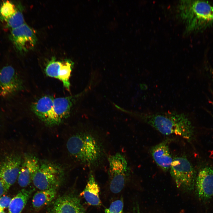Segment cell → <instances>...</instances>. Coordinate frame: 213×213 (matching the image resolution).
Returning <instances> with one entry per match:
<instances>
[{
	"label": "cell",
	"mask_w": 213,
	"mask_h": 213,
	"mask_svg": "<svg viewBox=\"0 0 213 213\" xmlns=\"http://www.w3.org/2000/svg\"><path fill=\"white\" fill-rule=\"evenodd\" d=\"M137 116L163 135H178L188 141L194 137V127L184 113L175 111L142 112L138 114Z\"/></svg>",
	"instance_id": "1"
},
{
	"label": "cell",
	"mask_w": 213,
	"mask_h": 213,
	"mask_svg": "<svg viewBox=\"0 0 213 213\" xmlns=\"http://www.w3.org/2000/svg\"><path fill=\"white\" fill-rule=\"evenodd\" d=\"M67 146L69 153L77 161L89 167L99 165L104 159V146L98 134L86 130L72 135Z\"/></svg>",
	"instance_id": "2"
},
{
	"label": "cell",
	"mask_w": 213,
	"mask_h": 213,
	"mask_svg": "<svg viewBox=\"0 0 213 213\" xmlns=\"http://www.w3.org/2000/svg\"><path fill=\"white\" fill-rule=\"evenodd\" d=\"M178 9L187 32L199 31L213 26V6L208 1L183 0Z\"/></svg>",
	"instance_id": "3"
},
{
	"label": "cell",
	"mask_w": 213,
	"mask_h": 213,
	"mask_svg": "<svg viewBox=\"0 0 213 213\" xmlns=\"http://www.w3.org/2000/svg\"><path fill=\"white\" fill-rule=\"evenodd\" d=\"M170 170L178 188L188 192L194 189L196 175L193 165L187 158L183 156L175 158Z\"/></svg>",
	"instance_id": "4"
},
{
	"label": "cell",
	"mask_w": 213,
	"mask_h": 213,
	"mask_svg": "<svg viewBox=\"0 0 213 213\" xmlns=\"http://www.w3.org/2000/svg\"><path fill=\"white\" fill-rule=\"evenodd\" d=\"M64 176V170L60 166L51 162L44 161L40 162L32 182L40 190L57 188L62 182Z\"/></svg>",
	"instance_id": "5"
},
{
	"label": "cell",
	"mask_w": 213,
	"mask_h": 213,
	"mask_svg": "<svg viewBox=\"0 0 213 213\" xmlns=\"http://www.w3.org/2000/svg\"><path fill=\"white\" fill-rule=\"evenodd\" d=\"M108 160L110 189L112 193H117L124 187L129 175L128 162L125 157L119 153L109 156Z\"/></svg>",
	"instance_id": "6"
},
{
	"label": "cell",
	"mask_w": 213,
	"mask_h": 213,
	"mask_svg": "<svg viewBox=\"0 0 213 213\" xmlns=\"http://www.w3.org/2000/svg\"><path fill=\"white\" fill-rule=\"evenodd\" d=\"M9 38L15 49L20 52L32 49L37 41L34 31L25 23L11 30Z\"/></svg>",
	"instance_id": "7"
},
{
	"label": "cell",
	"mask_w": 213,
	"mask_h": 213,
	"mask_svg": "<svg viewBox=\"0 0 213 213\" xmlns=\"http://www.w3.org/2000/svg\"><path fill=\"white\" fill-rule=\"evenodd\" d=\"M22 83L15 69L7 65L0 70V95L11 96L22 89Z\"/></svg>",
	"instance_id": "8"
},
{
	"label": "cell",
	"mask_w": 213,
	"mask_h": 213,
	"mask_svg": "<svg viewBox=\"0 0 213 213\" xmlns=\"http://www.w3.org/2000/svg\"><path fill=\"white\" fill-rule=\"evenodd\" d=\"M199 199L206 201L213 197V166L201 169L196 175L195 186Z\"/></svg>",
	"instance_id": "9"
},
{
	"label": "cell",
	"mask_w": 213,
	"mask_h": 213,
	"mask_svg": "<svg viewBox=\"0 0 213 213\" xmlns=\"http://www.w3.org/2000/svg\"><path fill=\"white\" fill-rule=\"evenodd\" d=\"M0 21L10 30L25 23L23 14L19 7L9 1H3L0 6Z\"/></svg>",
	"instance_id": "10"
},
{
	"label": "cell",
	"mask_w": 213,
	"mask_h": 213,
	"mask_svg": "<svg viewBox=\"0 0 213 213\" xmlns=\"http://www.w3.org/2000/svg\"><path fill=\"white\" fill-rule=\"evenodd\" d=\"M49 213H86V212L78 197L73 194H69L58 198L51 206Z\"/></svg>",
	"instance_id": "11"
},
{
	"label": "cell",
	"mask_w": 213,
	"mask_h": 213,
	"mask_svg": "<svg viewBox=\"0 0 213 213\" xmlns=\"http://www.w3.org/2000/svg\"><path fill=\"white\" fill-rule=\"evenodd\" d=\"M22 161L20 156L11 155L0 164V178L9 189L17 179Z\"/></svg>",
	"instance_id": "12"
},
{
	"label": "cell",
	"mask_w": 213,
	"mask_h": 213,
	"mask_svg": "<svg viewBox=\"0 0 213 213\" xmlns=\"http://www.w3.org/2000/svg\"><path fill=\"white\" fill-rule=\"evenodd\" d=\"M72 66L73 64L70 61H59L54 59L47 64L45 72L47 75L61 80L64 86L69 90L70 78Z\"/></svg>",
	"instance_id": "13"
},
{
	"label": "cell",
	"mask_w": 213,
	"mask_h": 213,
	"mask_svg": "<svg viewBox=\"0 0 213 213\" xmlns=\"http://www.w3.org/2000/svg\"><path fill=\"white\" fill-rule=\"evenodd\" d=\"M40 162L35 156L28 154L22 161L17 178L19 185L25 187L32 182L33 177L39 168Z\"/></svg>",
	"instance_id": "14"
},
{
	"label": "cell",
	"mask_w": 213,
	"mask_h": 213,
	"mask_svg": "<svg viewBox=\"0 0 213 213\" xmlns=\"http://www.w3.org/2000/svg\"><path fill=\"white\" fill-rule=\"evenodd\" d=\"M54 98L49 96H43L33 102L31 105L32 111L46 125H56L52 109Z\"/></svg>",
	"instance_id": "15"
},
{
	"label": "cell",
	"mask_w": 213,
	"mask_h": 213,
	"mask_svg": "<svg viewBox=\"0 0 213 213\" xmlns=\"http://www.w3.org/2000/svg\"><path fill=\"white\" fill-rule=\"evenodd\" d=\"M150 151L154 162L162 170L167 172L170 169L173 159L167 141H164L154 146Z\"/></svg>",
	"instance_id": "16"
},
{
	"label": "cell",
	"mask_w": 213,
	"mask_h": 213,
	"mask_svg": "<svg viewBox=\"0 0 213 213\" xmlns=\"http://www.w3.org/2000/svg\"><path fill=\"white\" fill-rule=\"evenodd\" d=\"M73 99L72 97L54 99L52 112L56 125L61 122L69 116Z\"/></svg>",
	"instance_id": "17"
},
{
	"label": "cell",
	"mask_w": 213,
	"mask_h": 213,
	"mask_svg": "<svg viewBox=\"0 0 213 213\" xmlns=\"http://www.w3.org/2000/svg\"><path fill=\"white\" fill-rule=\"evenodd\" d=\"M100 188L93 174L91 173L85 187L80 195L83 196L86 202L90 205L99 206L101 202L99 196Z\"/></svg>",
	"instance_id": "18"
},
{
	"label": "cell",
	"mask_w": 213,
	"mask_h": 213,
	"mask_svg": "<svg viewBox=\"0 0 213 213\" xmlns=\"http://www.w3.org/2000/svg\"><path fill=\"white\" fill-rule=\"evenodd\" d=\"M32 192L31 190L23 189L11 199L8 208L9 213H21L25 206Z\"/></svg>",
	"instance_id": "19"
},
{
	"label": "cell",
	"mask_w": 213,
	"mask_h": 213,
	"mask_svg": "<svg viewBox=\"0 0 213 213\" xmlns=\"http://www.w3.org/2000/svg\"><path fill=\"white\" fill-rule=\"evenodd\" d=\"M56 188L41 190L37 191L34 195L32 204L36 209H40L50 204L56 194Z\"/></svg>",
	"instance_id": "20"
},
{
	"label": "cell",
	"mask_w": 213,
	"mask_h": 213,
	"mask_svg": "<svg viewBox=\"0 0 213 213\" xmlns=\"http://www.w3.org/2000/svg\"><path fill=\"white\" fill-rule=\"evenodd\" d=\"M124 203L122 199L113 201L108 208L105 209V213H125L123 211Z\"/></svg>",
	"instance_id": "21"
},
{
	"label": "cell",
	"mask_w": 213,
	"mask_h": 213,
	"mask_svg": "<svg viewBox=\"0 0 213 213\" xmlns=\"http://www.w3.org/2000/svg\"><path fill=\"white\" fill-rule=\"evenodd\" d=\"M10 197L6 196H2L0 197V212L8 208L11 200Z\"/></svg>",
	"instance_id": "22"
},
{
	"label": "cell",
	"mask_w": 213,
	"mask_h": 213,
	"mask_svg": "<svg viewBox=\"0 0 213 213\" xmlns=\"http://www.w3.org/2000/svg\"><path fill=\"white\" fill-rule=\"evenodd\" d=\"M9 190L5 184L0 178V197Z\"/></svg>",
	"instance_id": "23"
},
{
	"label": "cell",
	"mask_w": 213,
	"mask_h": 213,
	"mask_svg": "<svg viewBox=\"0 0 213 213\" xmlns=\"http://www.w3.org/2000/svg\"><path fill=\"white\" fill-rule=\"evenodd\" d=\"M209 69V71L210 72V74H211V75L213 77V70L211 68H210Z\"/></svg>",
	"instance_id": "24"
},
{
	"label": "cell",
	"mask_w": 213,
	"mask_h": 213,
	"mask_svg": "<svg viewBox=\"0 0 213 213\" xmlns=\"http://www.w3.org/2000/svg\"><path fill=\"white\" fill-rule=\"evenodd\" d=\"M0 213H6L5 212H4V211L0 212Z\"/></svg>",
	"instance_id": "25"
},
{
	"label": "cell",
	"mask_w": 213,
	"mask_h": 213,
	"mask_svg": "<svg viewBox=\"0 0 213 213\" xmlns=\"http://www.w3.org/2000/svg\"></svg>",
	"instance_id": "26"
}]
</instances>
